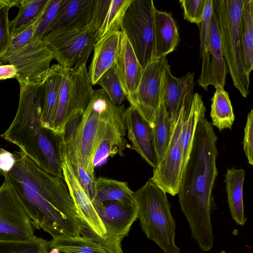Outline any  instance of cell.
I'll list each match as a JSON object with an SVG mask.
<instances>
[{"instance_id": "cell-1", "label": "cell", "mask_w": 253, "mask_h": 253, "mask_svg": "<svg viewBox=\"0 0 253 253\" xmlns=\"http://www.w3.org/2000/svg\"><path fill=\"white\" fill-rule=\"evenodd\" d=\"M7 173L34 229L55 238L77 237L83 228L63 179L46 173L21 149Z\"/></svg>"}, {"instance_id": "cell-2", "label": "cell", "mask_w": 253, "mask_h": 253, "mask_svg": "<svg viewBox=\"0 0 253 253\" xmlns=\"http://www.w3.org/2000/svg\"><path fill=\"white\" fill-rule=\"evenodd\" d=\"M204 104L200 111L189 157L177 193L180 208L191 236L204 252L211 250L214 235L211 212L217 209L212 195L217 176V137L206 118Z\"/></svg>"}, {"instance_id": "cell-3", "label": "cell", "mask_w": 253, "mask_h": 253, "mask_svg": "<svg viewBox=\"0 0 253 253\" xmlns=\"http://www.w3.org/2000/svg\"><path fill=\"white\" fill-rule=\"evenodd\" d=\"M42 82H19L20 98L17 113L1 136L17 145L42 170L64 179L63 133L44 127L41 123Z\"/></svg>"}, {"instance_id": "cell-4", "label": "cell", "mask_w": 253, "mask_h": 253, "mask_svg": "<svg viewBox=\"0 0 253 253\" xmlns=\"http://www.w3.org/2000/svg\"><path fill=\"white\" fill-rule=\"evenodd\" d=\"M133 196L141 230L164 253H179L174 241L175 223L166 193L151 178Z\"/></svg>"}, {"instance_id": "cell-5", "label": "cell", "mask_w": 253, "mask_h": 253, "mask_svg": "<svg viewBox=\"0 0 253 253\" xmlns=\"http://www.w3.org/2000/svg\"><path fill=\"white\" fill-rule=\"evenodd\" d=\"M244 0H213L223 56L233 85L244 97L249 93L250 77L244 67L239 38L240 19Z\"/></svg>"}, {"instance_id": "cell-6", "label": "cell", "mask_w": 253, "mask_h": 253, "mask_svg": "<svg viewBox=\"0 0 253 253\" xmlns=\"http://www.w3.org/2000/svg\"><path fill=\"white\" fill-rule=\"evenodd\" d=\"M86 64L71 69L62 67L59 100L51 129L62 134L70 119L84 113L93 92Z\"/></svg>"}, {"instance_id": "cell-7", "label": "cell", "mask_w": 253, "mask_h": 253, "mask_svg": "<svg viewBox=\"0 0 253 253\" xmlns=\"http://www.w3.org/2000/svg\"><path fill=\"white\" fill-rule=\"evenodd\" d=\"M156 9L152 0H131L120 24L143 69L155 60Z\"/></svg>"}, {"instance_id": "cell-8", "label": "cell", "mask_w": 253, "mask_h": 253, "mask_svg": "<svg viewBox=\"0 0 253 253\" xmlns=\"http://www.w3.org/2000/svg\"><path fill=\"white\" fill-rule=\"evenodd\" d=\"M125 111L124 105L114 104L106 95L101 109L95 141L93 159L94 168L104 163L108 157L117 154L124 156V151L130 147L125 138Z\"/></svg>"}, {"instance_id": "cell-9", "label": "cell", "mask_w": 253, "mask_h": 253, "mask_svg": "<svg viewBox=\"0 0 253 253\" xmlns=\"http://www.w3.org/2000/svg\"><path fill=\"white\" fill-rule=\"evenodd\" d=\"M42 41L49 47L58 64L71 69L86 64L97 39L88 25L48 32Z\"/></svg>"}, {"instance_id": "cell-10", "label": "cell", "mask_w": 253, "mask_h": 253, "mask_svg": "<svg viewBox=\"0 0 253 253\" xmlns=\"http://www.w3.org/2000/svg\"><path fill=\"white\" fill-rule=\"evenodd\" d=\"M0 186V242H23L36 237L34 228L7 173Z\"/></svg>"}, {"instance_id": "cell-11", "label": "cell", "mask_w": 253, "mask_h": 253, "mask_svg": "<svg viewBox=\"0 0 253 253\" xmlns=\"http://www.w3.org/2000/svg\"><path fill=\"white\" fill-rule=\"evenodd\" d=\"M92 204L106 230L105 235L95 241L111 253H123L122 242L138 218L135 204L115 200Z\"/></svg>"}, {"instance_id": "cell-12", "label": "cell", "mask_w": 253, "mask_h": 253, "mask_svg": "<svg viewBox=\"0 0 253 253\" xmlns=\"http://www.w3.org/2000/svg\"><path fill=\"white\" fill-rule=\"evenodd\" d=\"M167 57L155 59L143 69L142 77L135 91L126 97L150 126L154 128L156 111L159 106Z\"/></svg>"}, {"instance_id": "cell-13", "label": "cell", "mask_w": 253, "mask_h": 253, "mask_svg": "<svg viewBox=\"0 0 253 253\" xmlns=\"http://www.w3.org/2000/svg\"><path fill=\"white\" fill-rule=\"evenodd\" d=\"M54 59L49 47L42 40L32 39L22 48L5 55L0 60L13 65L17 70L15 78L18 82L43 81Z\"/></svg>"}, {"instance_id": "cell-14", "label": "cell", "mask_w": 253, "mask_h": 253, "mask_svg": "<svg viewBox=\"0 0 253 253\" xmlns=\"http://www.w3.org/2000/svg\"><path fill=\"white\" fill-rule=\"evenodd\" d=\"M192 100L183 105L162 160L153 169L151 179L166 193L174 196L177 194L182 174V154L179 136L184 118L191 108Z\"/></svg>"}, {"instance_id": "cell-15", "label": "cell", "mask_w": 253, "mask_h": 253, "mask_svg": "<svg viewBox=\"0 0 253 253\" xmlns=\"http://www.w3.org/2000/svg\"><path fill=\"white\" fill-rule=\"evenodd\" d=\"M62 169L64 180L74 202L84 234L95 240L102 238L106 230L92 201L77 177L63 149Z\"/></svg>"}, {"instance_id": "cell-16", "label": "cell", "mask_w": 253, "mask_h": 253, "mask_svg": "<svg viewBox=\"0 0 253 253\" xmlns=\"http://www.w3.org/2000/svg\"><path fill=\"white\" fill-rule=\"evenodd\" d=\"M106 94L103 89L93 90L85 111L78 124L76 141L80 157L86 172L95 177L93 159L100 112Z\"/></svg>"}, {"instance_id": "cell-17", "label": "cell", "mask_w": 253, "mask_h": 253, "mask_svg": "<svg viewBox=\"0 0 253 253\" xmlns=\"http://www.w3.org/2000/svg\"><path fill=\"white\" fill-rule=\"evenodd\" d=\"M202 71L198 79L199 85L205 90L209 85L224 87L227 67L223 56L219 31L215 15L212 12L210 25L209 46L201 55Z\"/></svg>"}, {"instance_id": "cell-18", "label": "cell", "mask_w": 253, "mask_h": 253, "mask_svg": "<svg viewBox=\"0 0 253 253\" xmlns=\"http://www.w3.org/2000/svg\"><path fill=\"white\" fill-rule=\"evenodd\" d=\"M124 120L131 149L155 169L158 162L152 128L131 105L125 109Z\"/></svg>"}, {"instance_id": "cell-19", "label": "cell", "mask_w": 253, "mask_h": 253, "mask_svg": "<svg viewBox=\"0 0 253 253\" xmlns=\"http://www.w3.org/2000/svg\"><path fill=\"white\" fill-rule=\"evenodd\" d=\"M164 87L165 106L174 127L183 105L193 97L194 73L189 72L176 78L171 74L167 63L164 70Z\"/></svg>"}, {"instance_id": "cell-20", "label": "cell", "mask_w": 253, "mask_h": 253, "mask_svg": "<svg viewBox=\"0 0 253 253\" xmlns=\"http://www.w3.org/2000/svg\"><path fill=\"white\" fill-rule=\"evenodd\" d=\"M115 65L126 98L137 89L143 68L126 34L122 31Z\"/></svg>"}, {"instance_id": "cell-21", "label": "cell", "mask_w": 253, "mask_h": 253, "mask_svg": "<svg viewBox=\"0 0 253 253\" xmlns=\"http://www.w3.org/2000/svg\"><path fill=\"white\" fill-rule=\"evenodd\" d=\"M94 2V0H62L47 32L88 26Z\"/></svg>"}, {"instance_id": "cell-22", "label": "cell", "mask_w": 253, "mask_h": 253, "mask_svg": "<svg viewBox=\"0 0 253 253\" xmlns=\"http://www.w3.org/2000/svg\"><path fill=\"white\" fill-rule=\"evenodd\" d=\"M83 114H77L66 124L63 133V148L77 177L92 201L96 178L91 177L84 169L76 141L77 127Z\"/></svg>"}, {"instance_id": "cell-23", "label": "cell", "mask_w": 253, "mask_h": 253, "mask_svg": "<svg viewBox=\"0 0 253 253\" xmlns=\"http://www.w3.org/2000/svg\"><path fill=\"white\" fill-rule=\"evenodd\" d=\"M121 36V31L117 30L106 34L95 42L88 72L92 85H95L103 74L115 64Z\"/></svg>"}, {"instance_id": "cell-24", "label": "cell", "mask_w": 253, "mask_h": 253, "mask_svg": "<svg viewBox=\"0 0 253 253\" xmlns=\"http://www.w3.org/2000/svg\"><path fill=\"white\" fill-rule=\"evenodd\" d=\"M179 42L178 29L171 12L155 10L154 13L155 59L167 57Z\"/></svg>"}, {"instance_id": "cell-25", "label": "cell", "mask_w": 253, "mask_h": 253, "mask_svg": "<svg viewBox=\"0 0 253 253\" xmlns=\"http://www.w3.org/2000/svg\"><path fill=\"white\" fill-rule=\"evenodd\" d=\"M62 67L59 64L51 66L42 84L41 123L51 129L59 100Z\"/></svg>"}, {"instance_id": "cell-26", "label": "cell", "mask_w": 253, "mask_h": 253, "mask_svg": "<svg viewBox=\"0 0 253 253\" xmlns=\"http://www.w3.org/2000/svg\"><path fill=\"white\" fill-rule=\"evenodd\" d=\"M245 176L244 169H228L224 179L230 212L234 220L240 226H244L247 220L243 199Z\"/></svg>"}, {"instance_id": "cell-27", "label": "cell", "mask_w": 253, "mask_h": 253, "mask_svg": "<svg viewBox=\"0 0 253 253\" xmlns=\"http://www.w3.org/2000/svg\"><path fill=\"white\" fill-rule=\"evenodd\" d=\"M239 38L245 71L253 69V0H244L239 22Z\"/></svg>"}, {"instance_id": "cell-28", "label": "cell", "mask_w": 253, "mask_h": 253, "mask_svg": "<svg viewBox=\"0 0 253 253\" xmlns=\"http://www.w3.org/2000/svg\"><path fill=\"white\" fill-rule=\"evenodd\" d=\"M133 194L127 182L100 177L95 179L92 202L115 200L135 204Z\"/></svg>"}, {"instance_id": "cell-29", "label": "cell", "mask_w": 253, "mask_h": 253, "mask_svg": "<svg viewBox=\"0 0 253 253\" xmlns=\"http://www.w3.org/2000/svg\"><path fill=\"white\" fill-rule=\"evenodd\" d=\"M173 128L170 116L165 106L164 77L160 102L156 113L154 126L153 128L158 163L162 160L165 154Z\"/></svg>"}, {"instance_id": "cell-30", "label": "cell", "mask_w": 253, "mask_h": 253, "mask_svg": "<svg viewBox=\"0 0 253 253\" xmlns=\"http://www.w3.org/2000/svg\"><path fill=\"white\" fill-rule=\"evenodd\" d=\"M49 0H19V11L16 17L10 21L9 31L13 38L34 24L42 16Z\"/></svg>"}, {"instance_id": "cell-31", "label": "cell", "mask_w": 253, "mask_h": 253, "mask_svg": "<svg viewBox=\"0 0 253 253\" xmlns=\"http://www.w3.org/2000/svg\"><path fill=\"white\" fill-rule=\"evenodd\" d=\"M48 247L62 253H111L100 243L84 234L77 237L52 238L48 241Z\"/></svg>"}, {"instance_id": "cell-32", "label": "cell", "mask_w": 253, "mask_h": 253, "mask_svg": "<svg viewBox=\"0 0 253 253\" xmlns=\"http://www.w3.org/2000/svg\"><path fill=\"white\" fill-rule=\"evenodd\" d=\"M204 104L202 96L198 93H194L191 108L187 113L182 125L179 144L182 154V173L190 152L199 114Z\"/></svg>"}, {"instance_id": "cell-33", "label": "cell", "mask_w": 253, "mask_h": 253, "mask_svg": "<svg viewBox=\"0 0 253 253\" xmlns=\"http://www.w3.org/2000/svg\"><path fill=\"white\" fill-rule=\"evenodd\" d=\"M211 101L210 116L212 125L217 127L220 131L231 129L235 116L228 93L224 88L217 86Z\"/></svg>"}, {"instance_id": "cell-34", "label": "cell", "mask_w": 253, "mask_h": 253, "mask_svg": "<svg viewBox=\"0 0 253 253\" xmlns=\"http://www.w3.org/2000/svg\"><path fill=\"white\" fill-rule=\"evenodd\" d=\"M131 0H111L102 25L96 35L97 41L109 33L119 30L123 16Z\"/></svg>"}, {"instance_id": "cell-35", "label": "cell", "mask_w": 253, "mask_h": 253, "mask_svg": "<svg viewBox=\"0 0 253 253\" xmlns=\"http://www.w3.org/2000/svg\"><path fill=\"white\" fill-rule=\"evenodd\" d=\"M96 84L102 87L111 101L120 106L126 96L117 72L115 65H112L97 81Z\"/></svg>"}, {"instance_id": "cell-36", "label": "cell", "mask_w": 253, "mask_h": 253, "mask_svg": "<svg viewBox=\"0 0 253 253\" xmlns=\"http://www.w3.org/2000/svg\"><path fill=\"white\" fill-rule=\"evenodd\" d=\"M48 249V241L37 237L23 242H0V253H43Z\"/></svg>"}, {"instance_id": "cell-37", "label": "cell", "mask_w": 253, "mask_h": 253, "mask_svg": "<svg viewBox=\"0 0 253 253\" xmlns=\"http://www.w3.org/2000/svg\"><path fill=\"white\" fill-rule=\"evenodd\" d=\"M19 0H3L0 5V60L6 54L11 42L8 11L10 7L16 6Z\"/></svg>"}, {"instance_id": "cell-38", "label": "cell", "mask_w": 253, "mask_h": 253, "mask_svg": "<svg viewBox=\"0 0 253 253\" xmlns=\"http://www.w3.org/2000/svg\"><path fill=\"white\" fill-rule=\"evenodd\" d=\"M61 1L62 0H49L40 18L33 39L42 40L53 22Z\"/></svg>"}, {"instance_id": "cell-39", "label": "cell", "mask_w": 253, "mask_h": 253, "mask_svg": "<svg viewBox=\"0 0 253 253\" xmlns=\"http://www.w3.org/2000/svg\"><path fill=\"white\" fill-rule=\"evenodd\" d=\"M184 18L189 22L200 25L203 20L206 0H180Z\"/></svg>"}, {"instance_id": "cell-40", "label": "cell", "mask_w": 253, "mask_h": 253, "mask_svg": "<svg viewBox=\"0 0 253 253\" xmlns=\"http://www.w3.org/2000/svg\"><path fill=\"white\" fill-rule=\"evenodd\" d=\"M213 12V0H206L203 20L200 24V55L208 48L210 38V25Z\"/></svg>"}, {"instance_id": "cell-41", "label": "cell", "mask_w": 253, "mask_h": 253, "mask_svg": "<svg viewBox=\"0 0 253 253\" xmlns=\"http://www.w3.org/2000/svg\"><path fill=\"white\" fill-rule=\"evenodd\" d=\"M111 0H94L92 14L88 26L95 35L102 25Z\"/></svg>"}, {"instance_id": "cell-42", "label": "cell", "mask_w": 253, "mask_h": 253, "mask_svg": "<svg viewBox=\"0 0 253 253\" xmlns=\"http://www.w3.org/2000/svg\"><path fill=\"white\" fill-rule=\"evenodd\" d=\"M243 149L248 163L253 165V110L251 109L247 116L244 128Z\"/></svg>"}, {"instance_id": "cell-43", "label": "cell", "mask_w": 253, "mask_h": 253, "mask_svg": "<svg viewBox=\"0 0 253 253\" xmlns=\"http://www.w3.org/2000/svg\"><path fill=\"white\" fill-rule=\"evenodd\" d=\"M40 18L32 25L21 32L16 37L12 38L10 45L6 54L15 52L26 45L31 41L39 22Z\"/></svg>"}, {"instance_id": "cell-44", "label": "cell", "mask_w": 253, "mask_h": 253, "mask_svg": "<svg viewBox=\"0 0 253 253\" xmlns=\"http://www.w3.org/2000/svg\"><path fill=\"white\" fill-rule=\"evenodd\" d=\"M15 158L13 153L0 148V172L8 173L13 168Z\"/></svg>"}, {"instance_id": "cell-45", "label": "cell", "mask_w": 253, "mask_h": 253, "mask_svg": "<svg viewBox=\"0 0 253 253\" xmlns=\"http://www.w3.org/2000/svg\"><path fill=\"white\" fill-rule=\"evenodd\" d=\"M17 70L14 66L9 64H2L0 61V80L15 78Z\"/></svg>"}, {"instance_id": "cell-46", "label": "cell", "mask_w": 253, "mask_h": 253, "mask_svg": "<svg viewBox=\"0 0 253 253\" xmlns=\"http://www.w3.org/2000/svg\"><path fill=\"white\" fill-rule=\"evenodd\" d=\"M47 253H60V252L56 249H51L49 252Z\"/></svg>"}, {"instance_id": "cell-47", "label": "cell", "mask_w": 253, "mask_h": 253, "mask_svg": "<svg viewBox=\"0 0 253 253\" xmlns=\"http://www.w3.org/2000/svg\"><path fill=\"white\" fill-rule=\"evenodd\" d=\"M2 0H0V5H1V4L2 3Z\"/></svg>"}, {"instance_id": "cell-48", "label": "cell", "mask_w": 253, "mask_h": 253, "mask_svg": "<svg viewBox=\"0 0 253 253\" xmlns=\"http://www.w3.org/2000/svg\"><path fill=\"white\" fill-rule=\"evenodd\" d=\"M47 252H48V251H47L44 252L43 253H47Z\"/></svg>"}]
</instances>
